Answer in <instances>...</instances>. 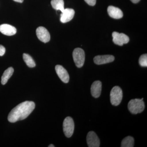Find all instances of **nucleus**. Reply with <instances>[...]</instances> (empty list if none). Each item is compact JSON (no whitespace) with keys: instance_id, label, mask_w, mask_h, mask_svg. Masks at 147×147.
<instances>
[{"instance_id":"1","label":"nucleus","mask_w":147,"mask_h":147,"mask_svg":"<svg viewBox=\"0 0 147 147\" xmlns=\"http://www.w3.org/2000/svg\"><path fill=\"white\" fill-rule=\"evenodd\" d=\"M35 107L34 102L26 101L18 104L13 108L8 116V120L11 123L25 119L28 117Z\"/></svg>"},{"instance_id":"2","label":"nucleus","mask_w":147,"mask_h":147,"mask_svg":"<svg viewBox=\"0 0 147 147\" xmlns=\"http://www.w3.org/2000/svg\"><path fill=\"white\" fill-rule=\"evenodd\" d=\"M144 98L131 99L128 102V108L129 112L132 114L136 115L142 113L145 108V103L143 101Z\"/></svg>"},{"instance_id":"3","label":"nucleus","mask_w":147,"mask_h":147,"mask_svg":"<svg viewBox=\"0 0 147 147\" xmlns=\"http://www.w3.org/2000/svg\"><path fill=\"white\" fill-rule=\"evenodd\" d=\"M110 102L114 106H118L120 104L123 98V92L119 87H113L110 92Z\"/></svg>"},{"instance_id":"4","label":"nucleus","mask_w":147,"mask_h":147,"mask_svg":"<svg viewBox=\"0 0 147 147\" xmlns=\"http://www.w3.org/2000/svg\"><path fill=\"white\" fill-rule=\"evenodd\" d=\"M74 61L77 67L81 68L84 65L85 60L84 50L81 48H76L73 52Z\"/></svg>"},{"instance_id":"5","label":"nucleus","mask_w":147,"mask_h":147,"mask_svg":"<svg viewBox=\"0 0 147 147\" xmlns=\"http://www.w3.org/2000/svg\"><path fill=\"white\" fill-rule=\"evenodd\" d=\"M74 124L71 117H67L63 123V130L65 135L67 138H70L73 135L74 131Z\"/></svg>"},{"instance_id":"6","label":"nucleus","mask_w":147,"mask_h":147,"mask_svg":"<svg viewBox=\"0 0 147 147\" xmlns=\"http://www.w3.org/2000/svg\"><path fill=\"white\" fill-rule=\"evenodd\" d=\"M113 41L116 45L122 46L124 44H126L129 41V37L123 33H119L114 32L112 34Z\"/></svg>"},{"instance_id":"7","label":"nucleus","mask_w":147,"mask_h":147,"mask_svg":"<svg viewBox=\"0 0 147 147\" xmlns=\"http://www.w3.org/2000/svg\"><path fill=\"white\" fill-rule=\"evenodd\" d=\"M86 141L88 147L100 146V140L94 131H90L88 133L86 137Z\"/></svg>"},{"instance_id":"8","label":"nucleus","mask_w":147,"mask_h":147,"mask_svg":"<svg viewBox=\"0 0 147 147\" xmlns=\"http://www.w3.org/2000/svg\"><path fill=\"white\" fill-rule=\"evenodd\" d=\"M36 34L38 38L43 42H49L50 39V33L48 30L43 27H39L37 28Z\"/></svg>"},{"instance_id":"9","label":"nucleus","mask_w":147,"mask_h":147,"mask_svg":"<svg viewBox=\"0 0 147 147\" xmlns=\"http://www.w3.org/2000/svg\"><path fill=\"white\" fill-rule=\"evenodd\" d=\"M56 72L61 80L65 84L68 83L69 80V76L67 71L62 66L57 65L55 67Z\"/></svg>"},{"instance_id":"10","label":"nucleus","mask_w":147,"mask_h":147,"mask_svg":"<svg viewBox=\"0 0 147 147\" xmlns=\"http://www.w3.org/2000/svg\"><path fill=\"white\" fill-rule=\"evenodd\" d=\"M115 60V57L113 55H98L94 58V63L97 65H102L110 63Z\"/></svg>"},{"instance_id":"11","label":"nucleus","mask_w":147,"mask_h":147,"mask_svg":"<svg viewBox=\"0 0 147 147\" xmlns=\"http://www.w3.org/2000/svg\"><path fill=\"white\" fill-rule=\"evenodd\" d=\"M75 11L72 9L67 8L64 9L61 14L60 21L62 23H66L71 21L74 16Z\"/></svg>"},{"instance_id":"12","label":"nucleus","mask_w":147,"mask_h":147,"mask_svg":"<svg viewBox=\"0 0 147 147\" xmlns=\"http://www.w3.org/2000/svg\"><path fill=\"white\" fill-rule=\"evenodd\" d=\"M0 32L3 34L11 36L16 34V29L11 25L3 24L0 26Z\"/></svg>"},{"instance_id":"13","label":"nucleus","mask_w":147,"mask_h":147,"mask_svg":"<svg viewBox=\"0 0 147 147\" xmlns=\"http://www.w3.org/2000/svg\"><path fill=\"white\" fill-rule=\"evenodd\" d=\"M102 89V83L99 81H95L93 83L91 88L92 96L95 98L100 96Z\"/></svg>"},{"instance_id":"14","label":"nucleus","mask_w":147,"mask_h":147,"mask_svg":"<svg viewBox=\"0 0 147 147\" xmlns=\"http://www.w3.org/2000/svg\"><path fill=\"white\" fill-rule=\"evenodd\" d=\"M108 12L110 17L115 19H119L123 16V13L121 9L113 6L108 7Z\"/></svg>"},{"instance_id":"15","label":"nucleus","mask_w":147,"mask_h":147,"mask_svg":"<svg viewBox=\"0 0 147 147\" xmlns=\"http://www.w3.org/2000/svg\"><path fill=\"white\" fill-rule=\"evenodd\" d=\"M14 71V69L12 67H9L6 69L1 77V84L2 85H5L9 78L11 77Z\"/></svg>"},{"instance_id":"16","label":"nucleus","mask_w":147,"mask_h":147,"mask_svg":"<svg viewBox=\"0 0 147 147\" xmlns=\"http://www.w3.org/2000/svg\"><path fill=\"white\" fill-rule=\"evenodd\" d=\"M51 4L54 9L61 11V12L65 9L63 0H52Z\"/></svg>"},{"instance_id":"17","label":"nucleus","mask_w":147,"mask_h":147,"mask_svg":"<svg viewBox=\"0 0 147 147\" xmlns=\"http://www.w3.org/2000/svg\"><path fill=\"white\" fill-rule=\"evenodd\" d=\"M134 139L131 136H127L122 141L121 147H133L134 146Z\"/></svg>"},{"instance_id":"18","label":"nucleus","mask_w":147,"mask_h":147,"mask_svg":"<svg viewBox=\"0 0 147 147\" xmlns=\"http://www.w3.org/2000/svg\"><path fill=\"white\" fill-rule=\"evenodd\" d=\"M23 59L25 62L29 67H35L36 63L30 55L24 53L23 55Z\"/></svg>"},{"instance_id":"19","label":"nucleus","mask_w":147,"mask_h":147,"mask_svg":"<svg viewBox=\"0 0 147 147\" xmlns=\"http://www.w3.org/2000/svg\"><path fill=\"white\" fill-rule=\"evenodd\" d=\"M139 64L142 67L147 66V55L144 54L140 57L139 59Z\"/></svg>"},{"instance_id":"20","label":"nucleus","mask_w":147,"mask_h":147,"mask_svg":"<svg viewBox=\"0 0 147 147\" xmlns=\"http://www.w3.org/2000/svg\"><path fill=\"white\" fill-rule=\"evenodd\" d=\"M90 6H94L96 3V0H84Z\"/></svg>"},{"instance_id":"21","label":"nucleus","mask_w":147,"mask_h":147,"mask_svg":"<svg viewBox=\"0 0 147 147\" xmlns=\"http://www.w3.org/2000/svg\"><path fill=\"white\" fill-rule=\"evenodd\" d=\"M5 53V49L3 45H0V56H3Z\"/></svg>"},{"instance_id":"22","label":"nucleus","mask_w":147,"mask_h":147,"mask_svg":"<svg viewBox=\"0 0 147 147\" xmlns=\"http://www.w3.org/2000/svg\"><path fill=\"white\" fill-rule=\"evenodd\" d=\"M132 3H137L139 2L140 0H130Z\"/></svg>"},{"instance_id":"23","label":"nucleus","mask_w":147,"mask_h":147,"mask_svg":"<svg viewBox=\"0 0 147 147\" xmlns=\"http://www.w3.org/2000/svg\"><path fill=\"white\" fill-rule=\"evenodd\" d=\"M14 1L17 2L22 3L23 2L24 0H13Z\"/></svg>"},{"instance_id":"24","label":"nucleus","mask_w":147,"mask_h":147,"mask_svg":"<svg viewBox=\"0 0 147 147\" xmlns=\"http://www.w3.org/2000/svg\"><path fill=\"white\" fill-rule=\"evenodd\" d=\"M48 147H55V146H54V145L53 144H50V145H49V146H48Z\"/></svg>"}]
</instances>
